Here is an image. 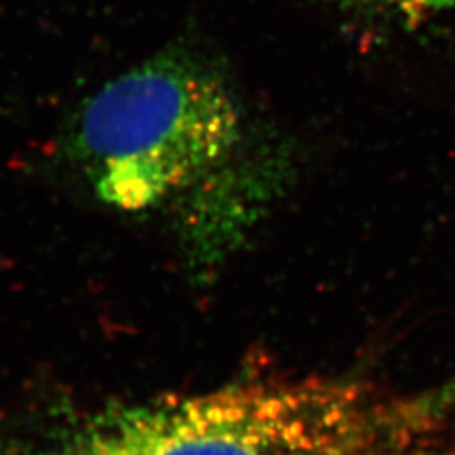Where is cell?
<instances>
[{
  "mask_svg": "<svg viewBox=\"0 0 455 455\" xmlns=\"http://www.w3.org/2000/svg\"><path fill=\"white\" fill-rule=\"evenodd\" d=\"M430 428L356 378L246 379L60 410L0 430V455H417Z\"/></svg>",
  "mask_w": 455,
  "mask_h": 455,
  "instance_id": "6da1fadb",
  "label": "cell"
},
{
  "mask_svg": "<svg viewBox=\"0 0 455 455\" xmlns=\"http://www.w3.org/2000/svg\"><path fill=\"white\" fill-rule=\"evenodd\" d=\"M240 108L204 60L171 49L107 83L76 115L66 154L101 203L137 212L221 163L240 135Z\"/></svg>",
  "mask_w": 455,
  "mask_h": 455,
  "instance_id": "7a4b0ae2",
  "label": "cell"
},
{
  "mask_svg": "<svg viewBox=\"0 0 455 455\" xmlns=\"http://www.w3.org/2000/svg\"><path fill=\"white\" fill-rule=\"evenodd\" d=\"M347 11L366 16L387 17L408 26L423 22L449 7L455 0H334Z\"/></svg>",
  "mask_w": 455,
  "mask_h": 455,
  "instance_id": "3957f363",
  "label": "cell"
},
{
  "mask_svg": "<svg viewBox=\"0 0 455 455\" xmlns=\"http://www.w3.org/2000/svg\"><path fill=\"white\" fill-rule=\"evenodd\" d=\"M425 415L432 422L439 423L443 417L455 410V376L437 390L428 391L419 396Z\"/></svg>",
  "mask_w": 455,
  "mask_h": 455,
  "instance_id": "277c9868",
  "label": "cell"
}]
</instances>
